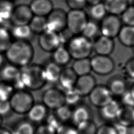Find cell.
<instances>
[{
    "mask_svg": "<svg viewBox=\"0 0 134 134\" xmlns=\"http://www.w3.org/2000/svg\"><path fill=\"white\" fill-rule=\"evenodd\" d=\"M34 49L29 41H13L5 53L9 63L19 68L31 63L34 57Z\"/></svg>",
    "mask_w": 134,
    "mask_h": 134,
    "instance_id": "1",
    "label": "cell"
},
{
    "mask_svg": "<svg viewBox=\"0 0 134 134\" xmlns=\"http://www.w3.org/2000/svg\"><path fill=\"white\" fill-rule=\"evenodd\" d=\"M20 80L25 89L37 91L42 88L47 83L43 65L30 63L20 68Z\"/></svg>",
    "mask_w": 134,
    "mask_h": 134,
    "instance_id": "2",
    "label": "cell"
},
{
    "mask_svg": "<svg viewBox=\"0 0 134 134\" xmlns=\"http://www.w3.org/2000/svg\"><path fill=\"white\" fill-rule=\"evenodd\" d=\"M65 47L74 60L88 58L93 51V42L81 34L73 36Z\"/></svg>",
    "mask_w": 134,
    "mask_h": 134,
    "instance_id": "3",
    "label": "cell"
},
{
    "mask_svg": "<svg viewBox=\"0 0 134 134\" xmlns=\"http://www.w3.org/2000/svg\"><path fill=\"white\" fill-rule=\"evenodd\" d=\"M12 111L19 115L27 114L35 104L32 94L26 89L15 90L9 100Z\"/></svg>",
    "mask_w": 134,
    "mask_h": 134,
    "instance_id": "4",
    "label": "cell"
},
{
    "mask_svg": "<svg viewBox=\"0 0 134 134\" xmlns=\"http://www.w3.org/2000/svg\"><path fill=\"white\" fill-rule=\"evenodd\" d=\"M88 21L83 9H70L67 12L66 28L73 35H81Z\"/></svg>",
    "mask_w": 134,
    "mask_h": 134,
    "instance_id": "5",
    "label": "cell"
},
{
    "mask_svg": "<svg viewBox=\"0 0 134 134\" xmlns=\"http://www.w3.org/2000/svg\"><path fill=\"white\" fill-rule=\"evenodd\" d=\"M121 21L118 16L109 14L102 20L99 27L101 35L113 38L117 37L121 27Z\"/></svg>",
    "mask_w": 134,
    "mask_h": 134,
    "instance_id": "6",
    "label": "cell"
},
{
    "mask_svg": "<svg viewBox=\"0 0 134 134\" xmlns=\"http://www.w3.org/2000/svg\"><path fill=\"white\" fill-rule=\"evenodd\" d=\"M41 99L42 103L49 109L54 110L65 104L63 91L56 87H50L45 90Z\"/></svg>",
    "mask_w": 134,
    "mask_h": 134,
    "instance_id": "7",
    "label": "cell"
},
{
    "mask_svg": "<svg viewBox=\"0 0 134 134\" xmlns=\"http://www.w3.org/2000/svg\"><path fill=\"white\" fill-rule=\"evenodd\" d=\"M90 61L92 71L98 75H108L115 68L114 61L108 55L95 54L90 59Z\"/></svg>",
    "mask_w": 134,
    "mask_h": 134,
    "instance_id": "8",
    "label": "cell"
},
{
    "mask_svg": "<svg viewBox=\"0 0 134 134\" xmlns=\"http://www.w3.org/2000/svg\"><path fill=\"white\" fill-rule=\"evenodd\" d=\"M91 104L97 108H100L114 98L112 94L106 85H96L88 95Z\"/></svg>",
    "mask_w": 134,
    "mask_h": 134,
    "instance_id": "9",
    "label": "cell"
},
{
    "mask_svg": "<svg viewBox=\"0 0 134 134\" xmlns=\"http://www.w3.org/2000/svg\"><path fill=\"white\" fill-rule=\"evenodd\" d=\"M47 29L60 32L66 28L67 12L62 8H54L46 17Z\"/></svg>",
    "mask_w": 134,
    "mask_h": 134,
    "instance_id": "10",
    "label": "cell"
},
{
    "mask_svg": "<svg viewBox=\"0 0 134 134\" xmlns=\"http://www.w3.org/2000/svg\"><path fill=\"white\" fill-rule=\"evenodd\" d=\"M38 42L42 51L51 53L62 45L59 34L48 29L39 35Z\"/></svg>",
    "mask_w": 134,
    "mask_h": 134,
    "instance_id": "11",
    "label": "cell"
},
{
    "mask_svg": "<svg viewBox=\"0 0 134 134\" xmlns=\"http://www.w3.org/2000/svg\"><path fill=\"white\" fill-rule=\"evenodd\" d=\"M33 16L29 5L20 4L15 5L9 22L13 26L28 25Z\"/></svg>",
    "mask_w": 134,
    "mask_h": 134,
    "instance_id": "12",
    "label": "cell"
},
{
    "mask_svg": "<svg viewBox=\"0 0 134 134\" xmlns=\"http://www.w3.org/2000/svg\"><path fill=\"white\" fill-rule=\"evenodd\" d=\"M96 85L94 76L88 74L78 76L74 88L83 97L88 96Z\"/></svg>",
    "mask_w": 134,
    "mask_h": 134,
    "instance_id": "13",
    "label": "cell"
},
{
    "mask_svg": "<svg viewBox=\"0 0 134 134\" xmlns=\"http://www.w3.org/2000/svg\"><path fill=\"white\" fill-rule=\"evenodd\" d=\"M92 113L91 108L86 104H79L72 109V124L77 127L86 121L92 120Z\"/></svg>",
    "mask_w": 134,
    "mask_h": 134,
    "instance_id": "14",
    "label": "cell"
},
{
    "mask_svg": "<svg viewBox=\"0 0 134 134\" xmlns=\"http://www.w3.org/2000/svg\"><path fill=\"white\" fill-rule=\"evenodd\" d=\"M114 48L115 42L113 39L103 35L98 36L93 42V51L96 54L109 56Z\"/></svg>",
    "mask_w": 134,
    "mask_h": 134,
    "instance_id": "15",
    "label": "cell"
},
{
    "mask_svg": "<svg viewBox=\"0 0 134 134\" xmlns=\"http://www.w3.org/2000/svg\"><path fill=\"white\" fill-rule=\"evenodd\" d=\"M29 6L35 16L47 17L54 9L51 0H31Z\"/></svg>",
    "mask_w": 134,
    "mask_h": 134,
    "instance_id": "16",
    "label": "cell"
},
{
    "mask_svg": "<svg viewBox=\"0 0 134 134\" xmlns=\"http://www.w3.org/2000/svg\"><path fill=\"white\" fill-rule=\"evenodd\" d=\"M77 77L71 67H65L62 69L58 82L64 92L74 88Z\"/></svg>",
    "mask_w": 134,
    "mask_h": 134,
    "instance_id": "17",
    "label": "cell"
},
{
    "mask_svg": "<svg viewBox=\"0 0 134 134\" xmlns=\"http://www.w3.org/2000/svg\"><path fill=\"white\" fill-rule=\"evenodd\" d=\"M48 109L42 103H35L27 113V119L33 124H41L48 114Z\"/></svg>",
    "mask_w": 134,
    "mask_h": 134,
    "instance_id": "18",
    "label": "cell"
},
{
    "mask_svg": "<svg viewBox=\"0 0 134 134\" xmlns=\"http://www.w3.org/2000/svg\"><path fill=\"white\" fill-rule=\"evenodd\" d=\"M107 86L113 96L120 97L128 88L125 78L121 76H114L107 82Z\"/></svg>",
    "mask_w": 134,
    "mask_h": 134,
    "instance_id": "19",
    "label": "cell"
},
{
    "mask_svg": "<svg viewBox=\"0 0 134 134\" xmlns=\"http://www.w3.org/2000/svg\"><path fill=\"white\" fill-rule=\"evenodd\" d=\"M121 106L120 103L113 98L108 104L99 108L100 115L105 120L108 121L116 120Z\"/></svg>",
    "mask_w": 134,
    "mask_h": 134,
    "instance_id": "20",
    "label": "cell"
},
{
    "mask_svg": "<svg viewBox=\"0 0 134 134\" xmlns=\"http://www.w3.org/2000/svg\"><path fill=\"white\" fill-rule=\"evenodd\" d=\"M20 76V68L9 63L4 65L0 70V77L2 81L13 84Z\"/></svg>",
    "mask_w": 134,
    "mask_h": 134,
    "instance_id": "21",
    "label": "cell"
},
{
    "mask_svg": "<svg viewBox=\"0 0 134 134\" xmlns=\"http://www.w3.org/2000/svg\"><path fill=\"white\" fill-rule=\"evenodd\" d=\"M71 59L66 47L64 45H61L52 52L51 61L61 68L67 65Z\"/></svg>",
    "mask_w": 134,
    "mask_h": 134,
    "instance_id": "22",
    "label": "cell"
},
{
    "mask_svg": "<svg viewBox=\"0 0 134 134\" xmlns=\"http://www.w3.org/2000/svg\"><path fill=\"white\" fill-rule=\"evenodd\" d=\"M116 121L128 128L134 125V106L121 105Z\"/></svg>",
    "mask_w": 134,
    "mask_h": 134,
    "instance_id": "23",
    "label": "cell"
},
{
    "mask_svg": "<svg viewBox=\"0 0 134 134\" xmlns=\"http://www.w3.org/2000/svg\"><path fill=\"white\" fill-rule=\"evenodd\" d=\"M104 4L107 13L116 16L121 15L129 6L128 0H105Z\"/></svg>",
    "mask_w": 134,
    "mask_h": 134,
    "instance_id": "24",
    "label": "cell"
},
{
    "mask_svg": "<svg viewBox=\"0 0 134 134\" xmlns=\"http://www.w3.org/2000/svg\"><path fill=\"white\" fill-rule=\"evenodd\" d=\"M47 82H58L62 68L50 60L43 65Z\"/></svg>",
    "mask_w": 134,
    "mask_h": 134,
    "instance_id": "25",
    "label": "cell"
},
{
    "mask_svg": "<svg viewBox=\"0 0 134 134\" xmlns=\"http://www.w3.org/2000/svg\"><path fill=\"white\" fill-rule=\"evenodd\" d=\"M117 37L123 46L132 48L134 47V27L126 25L122 26Z\"/></svg>",
    "mask_w": 134,
    "mask_h": 134,
    "instance_id": "26",
    "label": "cell"
},
{
    "mask_svg": "<svg viewBox=\"0 0 134 134\" xmlns=\"http://www.w3.org/2000/svg\"><path fill=\"white\" fill-rule=\"evenodd\" d=\"M34 124L28 119H21L14 124L9 130L12 134H34Z\"/></svg>",
    "mask_w": 134,
    "mask_h": 134,
    "instance_id": "27",
    "label": "cell"
},
{
    "mask_svg": "<svg viewBox=\"0 0 134 134\" xmlns=\"http://www.w3.org/2000/svg\"><path fill=\"white\" fill-rule=\"evenodd\" d=\"M10 32L13 39L15 40L29 41L33 34L28 25L13 26Z\"/></svg>",
    "mask_w": 134,
    "mask_h": 134,
    "instance_id": "28",
    "label": "cell"
},
{
    "mask_svg": "<svg viewBox=\"0 0 134 134\" xmlns=\"http://www.w3.org/2000/svg\"><path fill=\"white\" fill-rule=\"evenodd\" d=\"M71 68L77 76L90 74L92 71L90 59L88 58L74 60Z\"/></svg>",
    "mask_w": 134,
    "mask_h": 134,
    "instance_id": "29",
    "label": "cell"
},
{
    "mask_svg": "<svg viewBox=\"0 0 134 134\" xmlns=\"http://www.w3.org/2000/svg\"><path fill=\"white\" fill-rule=\"evenodd\" d=\"M28 25L33 34L40 35L47 29L46 17L34 15Z\"/></svg>",
    "mask_w": 134,
    "mask_h": 134,
    "instance_id": "30",
    "label": "cell"
},
{
    "mask_svg": "<svg viewBox=\"0 0 134 134\" xmlns=\"http://www.w3.org/2000/svg\"><path fill=\"white\" fill-rule=\"evenodd\" d=\"M15 7L14 2L0 0V19L5 21H9Z\"/></svg>",
    "mask_w": 134,
    "mask_h": 134,
    "instance_id": "31",
    "label": "cell"
},
{
    "mask_svg": "<svg viewBox=\"0 0 134 134\" xmlns=\"http://www.w3.org/2000/svg\"><path fill=\"white\" fill-rule=\"evenodd\" d=\"M10 30L6 26L0 25V53H4L13 42Z\"/></svg>",
    "mask_w": 134,
    "mask_h": 134,
    "instance_id": "32",
    "label": "cell"
},
{
    "mask_svg": "<svg viewBox=\"0 0 134 134\" xmlns=\"http://www.w3.org/2000/svg\"><path fill=\"white\" fill-rule=\"evenodd\" d=\"M54 113L62 123H67L71 119L72 109L65 104L55 109Z\"/></svg>",
    "mask_w": 134,
    "mask_h": 134,
    "instance_id": "33",
    "label": "cell"
},
{
    "mask_svg": "<svg viewBox=\"0 0 134 134\" xmlns=\"http://www.w3.org/2000/svg\"><path fill=\"white\" fill-rule=\"evenodd\" d=\"M99 32V27L97 24L95 22L88 20L81 35L85 38L92 40L99 36L98 35Z\"/></svg>",
    "mask_w": 134,
    "mask_h": 134,
    "instance_id": "34",
    "label": "cell"
},
{
    "mask_svg": "<svg viewBox=\"0 0 134 134\" xmlns=\"http://www.w3.org/2000/svg\"><path fill=\"white\" fill-rule=\"evenodd\" d=\"M65 104L70 107L75 106L80 104L82 97L73 88L64 92Z\"/></svg>",
    "mask_w": 134,
    "mask_h": 134,
    "instance_id": "35",
    "label": "cell"
},
{
    "mask_svg": "<svg viewBox=\"0 0 134 134\" xmlns=\"http://www.w3.org/2000/svg\"><path fill=\"white\" fill-rule=\"evenodd\" d=\"M91 6L90 9V15L93 19L102 20L106 16L107 11L104 3H100Z\"/></svg>",
    "mask_w": 134,
    "mask_h": 134,
    "instance_id": "36",
    "label": "cell"
},
{
    "mask_svg": "<svg viewBox=\"0 0 134 134\" xmlns=\"http://www.w3.org/2000/svg\"><path fill=\"white\" fill-rule=\"evenodd\" d=\"M15 91L14 87L10 83L0 81V101H9Z\"/></svg>",
    "mask_w": 134,
    "mask_h": 134,
    "instance_id": "37",
    "label": "cell"
},
{
    "mask_svg": "<svg viewBox=\"0 0 134 134\" xmlns=\"http://www.w3.org/2000/svg\"><path fill=\"white\" fill-rule=\"evenodd\" d=\"M79 134H96L97 127L94 121L90 120L76 127Z\"/></svg>",
    "mask_w": 134,
    "mask_h": 134,
    "instance_id": "38",
    "label": "cell"
},
{
    "mask_svg": "<svg viewBox=\"0 0 134 134\" xmlns=\"http://www.w3.org/2000/svg\"><path fill=\"white\" fill-rule=\"evenodd\" d=\"M121 16L122 23L126 26L134 27V6H128Z\"/></svg>",
    "mask_w": 134,
    "mask_h": 134,
    "instance_id": "39",
    "label": "cell"
},
{
    "mask_svg": "<svg viewBox=\"0 0 134 134\" xmlns=\"http://www.w3.org/2000/svg\"><path fill=\"white\" fill-rule=\"evenodd\" d=\"M56 134H79L76 126L68 123L62 124L57 129Z\"/></svg>",
    "mask_w": 134,
    "mask_h": 134,
    "instance_id": "40",
    "label": "cell"
},
{
    "mask_svg": "<svg viewBox=\"0 0 134 134\" xmlns=\"http://www.w3.org/2000/svg\"><path fill=\"white\" fill-rule=\"evenodd\" d=\"M34 134H56V129L46 123H41L35 128Z\"/></svg>",
    "mask_w": 134,
    "mask_h": 134,
    "instance_id": "41",
    "label": "cell"
},
{
    "mask_svg": "<svg viewBox=\"0 0 134 134\" xmlns=\"http://www.w3.org/2000/svg\"><path fill=\"white\" fill-rule=\"evenodd\" d=\"M96 134H117L113 124H104L97 128Z\"/></svg>",
    "mask_w": 134,
    "mask_h": 134,
    "instance_id": "42",
    "label": "cell"
},
{
    "mask_svg": "<svg viewBox=\"0 0 134 134\" xmlns=\"http://www.w3.org/2000/svg\"><path fill=\"white\" fill-rule=\"evenodd\" d=\"M121 105L134 106V97L129 88L120 96Z\"/></svg>",
    "mask_w": 134,
    "mask_h": 134,
    "instance_id": "43",
    "label": "cell"
},
{
    "mask_svg": "<svg viewBox=\"0 0 134 134\" xmlns=\"http://www.w3.org/2000/svg\"><path fill=\"white\" fill-rule=\"evenodd\" d=\"M70 9H83L87 4L86 0H65Z\"/></svg>",
    "mask_w": 134,
    "mask_h": 134,
    "instance_id": "44",
    "label": "cell"
},
{
    "mask_svg": "<svg viewBox=\"0 0 134 134\" xmlns=\"http://www.w3.org/2000/svg\"><path fill=\"white\" fill-rule=\"evenodd\" d=\"M44 121L45 123L52 127L55 129H57L62 124H63L59 120L54 113L50 114L48 113Z\"/></svg>",
    "mask_w": 134,
    "mask_h": 134,
    "instance_id": "45",
    "label": "cell"
},
{
    "mask_svg": "<svg viewBox=\"0 0 134 134\" xmlns=\"http://www.w3.org/2000/svg\"><path fill=\"white\" fill-rule=\"evenodd\" d=\"M124 70L128 77L134 79V57L127 60L125 64Z\"/></svg>",
    "mask_w": 134,
    "mask_h": 134,
    "instance_id": "46",
    "label": "cell"
},
{
    "mask_svg": "<svg viewBox=\"0 0 134 134\" xmlns=\"http://www.w3.org/2000/svg\"><path fill=\"white\" fill-rule=\"evenodd\" d=\"M12 111L9 101H0V116H7Z\"/></svg>",
    "mask_w": 134,
    "mask_h": 134,
    "instance_id": "47",
    "label": "cell"
},
{
    "mask_svg": "<svg viewBox=\"0 0 134 134\" xmlns=\"http://www.w3.org/2000/svg\"><path fill=\"white\" fill-rule=\"evenodd\" d=\"M117 134H129V128L118 122L113 124Z\"/></svg>",
    "mask_w": 134,
    "mask_h": 134,
    "instance_id": "48",
    "label": "cell"
},
{
    "mask_svg": "<svg viewBox=\"0 0 134 134\" xmlns=\"http://www.w3.org/2000/svg\"><path fill=\"white\" fill-rule=\"evenodd\" d=\"M0 134H12L10 131L5 128L0 127Z\"/></svg>",
    "mask_w": 134,
    "mask_h": 134,
    "instance_id": "49",
    "label": "cell"
},
{
    "mask_svg": "<svg viewBox=\"0 0 134 134\" xmlns=\"http://www.w3.org/2000/svg\"><path fill=\"white\" fill-rule=\"evenodd\" d=\"M102 1L103 0H86V2L87 3H88L91 5H93L102 3Z\"/></svg>",
    "mask_w": 134,
    "mask_h": 134,
    "instance_id": "50",
    "label": "cell"
},
{
    "mask_svg": "<svg viewBox=\"0 0 134 134\" xmlns=\"http://www.w3.org/2000/svg\"><path fill=\"white\" fill-rule=\"evenodd\" d=\"M4 58L2 55V53H0V70L4 66Z\"/></svg>",
    "mask_w": 134,
    "mask_h": 134,
    "instance_id": "51",
    "label": "cell"
},
{
    "mask_svg": "<svg viewBox=\"0 0 134 134\" xmlns=\"http://www.w3.org/2000/svg\"><path fill=\"white\" fill-rule=\"evenodd\" d=\"M129 90L130 91V92H131V94L132 95L133 97H134V82L132 84V85L129 88Z\"/></svg>",
    "mask_w": 134,
    "mask_h": 134,
    "instance_id": "52",
    "label": "cell"
},
{
    "mask_svg": "<svg viewBox=\"0 0 134 134\" xmlns=\"http://www.w3.org/2000/svg\"><path fill=\"white\" fill-rule=\"evenodd\" d=\"M129 134H134V125L129 127Z\"/></svg>",
    "mask_w": 134,
    "mask_h": 134,
    "instance_id": "53",
    "label": "cell"
},
{
    "mask_svg": "<svg viewBox=\"0 0 134 134\" xmlns=\"http://www.w3.org/2000/svg\"><path fill=\"white\" fill-rule=\"evenodd\" d=\"M2 122H3V117L1 116H0V127H1Z\"/></svg>",
    "mask_w": 134,
    "mask_h": 134,
    "instance_id": "54",
    "label": "cell"
},
{
    "mask_svg": "<svg viewBox=\"0 0 134 134\" xmlns=\"http://www.w3.org/2000/svg\"><path fill=\"white\" fill-rule=\"evenodd\" d=\"M9 1H12V2H15V1H16V0H9Z\"/></svg>",
    "mask_w": 134,
    "mask_h": 134,
    "instance_id": "55",
    "label": "cell"
},
{
    "mask_svg": "<svg viewBox=\"0 0 134 134\" xmlns=\"http://www.w3.org/2000/svg\"><path fill=\"white\" fill-rule=\"evenodd\" d=\"M133 4H134V0H133ZM134 6V5H133Z\"/></svg>",
    "mask_w": 134,
    "mask_h": 134,
    "instance_id": "56",
    "label": "cell"
},
{
    "mask_svg": "<svg viewBox=\"0 0 134 134\" xmlns=\"http://www.w3.org/2000/svg\"><path fill=\"white\" fill-rule=\"evenodd\" d=\"M133 50H134V47H133Z\"/></svg>",
    "mask_w": 134,
    "mask_h": 134,
    "instance_id": "57",
    "label": "cell"
}]
</instances>
